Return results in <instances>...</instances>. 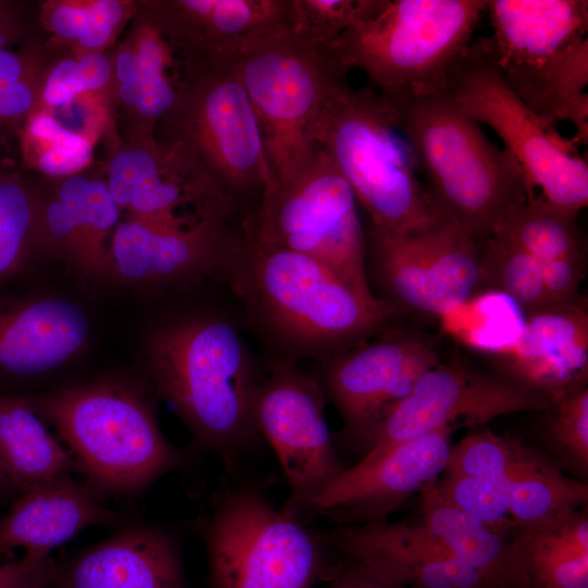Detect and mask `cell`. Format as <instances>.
<instances>
[{
	"label": "cell",
	"mask_w": 588,
	"mask_h": 588,
	"mask_svg": "<svg viewBox=\"0 0 588 588\" xmlns=\"http://www.w3.org/2000/svg\"><path fill=\"white\" fill-rule=\"evenodd\" d=\"M223 275L274 362L311 358L326 364L393 327L401 315L384 298L355 291L314 258L260 242L244 226Z\"/></svg>",
	"instance_id": "obj_1"
},
{
	"label": "cell",
	"mask_w": 588,
	"mask_h": 588,
	"mask_svg": "<svg viewBox=\"0 0 588 588\" xmlns=\"http://www.w3.org/2000/svg\"><path fill=\"white\" fill-rule=\"evenodd\" d=\"M148 367L160 396L226 465L259 437L253 404L261 377L232 319L206 314L162 327L150 340Z\"/></svg>",
	"instance_id": "obj_2"
},
{
	"label": "cell",
	"mask_w": 588,
	"mask_h": 588,
	"mask_svg": "<svg viewBox=\"0 0 588 588\" xmlns=\"http://www.w3.org/2000/svg\"><path fill=\"white\" fill-rule=\"evenodd\" d=\"M381 97L392 109L438 209L485 244L509 212L529 198L516 160L488 139L446 93Z\"/></svg>",
	"instance_id": "obj_3"
},
{
	"label": "cell",
	"mask_w": 588,
	"mask_h": 588,
	"mask_svg": "<svg viewBox=\"0 0 588 588\" xmlns=\"http://www.w3.org/2000/svg\"><path fill=\"white\" fill-rule=\"evenodd\" d=\"M483 13L485 0H373L331 53L383 97L445 94Z\"/></svg>",
	"instance_id": "obj_4"
},
{
	"label": "cell",
	"mask_w": 588,
	"mask_h": 588,
	"mask_svg": "<svg viewBox=\"0 0 588 588\" xmlns=\"http://www.w3.org/2000/svg\"><path fill=\"white\" fill-rule=\"evenodd\" d=\"M313 140L350 184L371 226L407 233L442 216L419 179L392 109L372 87L353 88L345 81L334 85Z\"/></svg>",
	"instance_id": "obj_5"
},
{
	"label": "cell",
	"mask_w": 588,
	"mask_h": 588,
	"mask_svg": "<svg viewBox=\"0 0 588 588\" xmlns=\"http://www.w3.org/2000/svg\"><path fill=\"white\" fill-rule=\"evenodd\" d=\"M25 396L98 491L136 493L185 463L146 397L127 385L99 381Z\"/></svg>",
	"instance_id": "obj_6"
},
{
	"label": "cell",
	"mask_w": 588,
	"mask_h": 588,
	"mask_svg": "<svg viewBox=\"0 0 588 588\" xmlns=\"http://www.w3.org/2000/svg\"><path fill=\"white\" fill-rule=\"evenodd\" d=\"M502 77L539 115L588 142V1L485 0Z\"/></svg>",
	"instance_id": "obj_7"
},
{
	"label": "cell",
	"mask_w": 588,
	"mask_h": 588,
	"mask_svg": "<svg viewBox=\"0 0 588 588\" xmlns=\"http://www.w3.org/2000/svg\"><path fill=\"white\" fill-rule=\"evenodd\" d=\"M152 135L237 209L260 196L271 173L254 108L228 60L189 69Z\"/></svg>",
	"instance_id": "obj_8"
},
{
	"label": "cell",
	"mask_w": 588,
	"mask_h": 588,
	"mask_svg": "<svg viewBox=\"0 0 588 588\" xmlns=\"http://www.w3.org/2000/svg\"><path fill=\"white\" fill-rule=\"evenodd\" d=\"M356 203L350 184L317 145L293 176L278 180L270 173L257 210L242 224L256 240L311 257L355 291L372 296Z\"/></svg>",
	"instance_id": "obj_9"
},
{
	"label": "cell",
	"mask_w": 588,
	"mask_h": 588,
	"mask_svg": "<svg viewBox=\"0 0 588 588\" xmlns=\"http://www.w3.org/2000/svg\"><path fill=\"white\" fill-rule=\"evenodd\" d=\"M257 117L272 175L286 180L311 158L313 130L322 106L346 71L333 54L287 27L249 44L228 60Z\"/></svg>",
	"instance_id": "obj_10"
},
{
	"label": "cell",
	"mask_w": 588,
	"mask_h": 588,
	"mask_svg": "<svg viewBox=\"0 0 588 588\" xmlns=\"http://www.w3.org/2000/svg\"><path fill=\"white\" fill-rule=\"evenodd\" d=\"M446 94L478 124L492 128L525 176L529 198L540 196L562 209L579 212L588 204V166L574 139L539 115L509 87L488 38L473 41L453 71ZM528 199V198H527Z\"/></svg>",
	"instance_id": "obj_11"
},
{
	"label": "cell",
	"mask_w": 588,
	"mask_h": 588,
	"mask_svg": "<svg viewBox=\"0 0 588 588\" xmlns=\"http://www.w3.org/2000/svg\"><path fill=\"white\" fill-rule=\"evenodd\" d=\"M205 541L213 588H313L326 568L316 531L249 488L222 495Z\"/></svg>",
	"instance_id": "obj_12"
},
{
	"label": "cell",
	"mask_w": 588,
	"mask_h": 588,
	"mask_svg": "<svg viewBox=\"0 0 588 588\" xmlns=\"http://www.w3.org/2000/svg\"><path fill=\"white\" fill-rule=\"evenodd\" d=\"M482 245L442 213L407 233L370 225L366 259L382 298L400 313L440 318L481 291Z\"/></svg>",
	"instance_id": "obj_13"
},
{
	"label": "cell",
	"mask_w": 588,
	"mask_h": 588,
	"mask_svg": "<svg viewBox=\"0 0 588 588\" xmlns=\"http://www.w3.org/2000/svg\"><path fill=\"white\" fill-rule=\"evenodd\" d=\"M553 401L507 377H493L438 363L402 400L376 421L360 444L370 456L448 426L483 424L494 418L549 411Z\"/></svg>",
	"instance_id": "obj_14"
},
{
	"label": "cell",
	"mask_w": 588,
	"mask_h": 588,
	"mask_svg": "<svg viewBox=\"0 0 588 588\" xmlns=\"http://www.w3.org/2000/svg\"><path fill=\"white\" fill-rule=\"evenodd\" d=\"M326 403L320 381L295 362H273L257 387L254 424L283 469L290 488L285 510L313 497L344 468L326 420Z\"/></svg>",
	"instance_id": "obj_15"
},
{
	"label": "cell",
	"mask_w": 588,
	"mask_h": 588,
	"mask_svg": "<svg viewBox=\"0 0 588 588\" xmlns=\"http://www.w3.org/2000/svg\"><path fill=\"white\" fill-rule=\"evenodd\" d=\"M106 182L130 219L164 229L232 220L236 206L152 134L128 136L111 154Z\"/></svg>",
	"instance_id": "obj_16"
},
{
	"label": "cell",
	"mask_w": 588,
	"mask_h": 588,
	"mask_svg": "<svg viewBox=\"0 0 588 588\" xmlns=\"http://www.w3.org/2000/svg\"><path fill=\"white\" fill-rule=\"evenodd\" d=\"M454 430L455 426H448L379 454L362 456L313 497L286 511L296 517L301 513L324 516L339 525L385 520L413 494L421 493L441 476Z\"/></svg>",
	"instance_id": "obj_17"
},
{
	"label": "cell",
	"mask_w": 588,
	"mask_h": 588,
	"mask_svg": "<svg viewBox=\"0 0 588 588\" xmlns=\"http://www.w3.org/2000/svg\"><path fill=\"white\" fill-rule=\"evenodd\" d=\"M421 335L394 326L323 364L320 383L339 411L344 436L357 446L379 417L406 396L439 363V353Z\"/></svg>",
	"instance_id": "obj_18"
},
{
	"label": "cell",
	"mask_w": 588,
	"mask_h": 588,
	"mask_svg": "<svg viewBox=\"0 0 588 588\" xmlns=\"http://www.w3.org/2000/svg\"><path fill=\"white\" fill-rule=\"evenodd\" d=\"M243 238L232 220L206 221L187 229L156 228L126 219L110 241L113 275L144 283H174L224 274Z\"/></svg>",
	"instance_id": "obj_19"
},
{
	"label": "cell",
	"mask_w": 588,
	"mask_h": 588,
	"mask_svg": "<svg viewBox=\"0 0 588 588\" xmlns=\"http://www.w3.org/2000/svg\"><path fill=\"white\" fill-rule=\"evenodd\" d=\"M138 7L186 69L229 60L287 27L289 19V0H161Z\"/></svg>",
	"instance_id": "obj_20"
},
{
	"label": "cell",
	"mask_w": 588,
	"mask_h": 588,
	"mask_svg": "<svg viewBox=\"0 0 588 588\" xmlns=\"http://www.w3.org/2000/svg\"><path fill=\"white\" fill-rule=\"evenodd\" d=\"M506 377L553 402L586 387L588 309L584 297L526 315L522 332L492 355Z\"/></svg>",
	"instance_id": "obj_21"
},
{
	"label": "cell",
	"mask_w": 588,
	"mask_h": 588,
	"mask_svg": "<svg viewBox=\"0 0 588 588\" xmlns=\"http://www.w3.org/2000/svg\"><path fill=\"white\" fill-rule=\"evenodd\" d=\"M88 331L85 311L71 301L0 295V385L63 365L84 346Z\"/></svg>",
	"instance_id": "obj_22"
},
{
	"label": "cell",
	"mask_w": 588,
	"mask_h": 588,
	"mask_svg": "<svg viewBox=\"0 0 588 588\" xmlns=\"http://www.w3.org/2000/svg\"><path fill=\"white\" fill-rule=\"evenodd\" d=\"M112 59L109 91L131 122L130 135L152 134L181 93L185 66L159 28L138 8Z\"/></svg>",
	"instance_id": "obj_23"
},
{
	"label": "cell",
	"mask_w": 588,
	"mask_h": 588,
	"mask_svg": "<svg viewBox=\"0 0 588 588\" xmlns=\"http://www.w3.org/2000/svg\"><path fill=\"white\" fill-rule=\"evenodd\" d=\"M56 588H187L177 547L164 531H122L60 566Z\"/></svg>",
	"instance_id": "obj_24"
},
{
	"label": "cell",
	"mask_w": 588,
	"mask_h": 588,
	"mask_svg": "<svg viewBox=\"0 0 588 588\" xmlns=\"http://www.w3.org/2000/svg\"><path fill=\"white\" fill-rule=\"evenodd\" d=\"M119 515L70 475L19 494L0 516V561L15 550L49 552L87 527L111 525Z\"/></svg>",
	"instance_id": "obj_25"
},
{
	"label": "cell",
	"mask_w": 588,
	"mask_h": 588,
	"mask_svg": "<svg viewBox=\"0 0 588 588\" xmlns=\"http://www.w3.org/2000/svg\"><path fill=\"white\" fill-rule=\"evenodd\" d=\"M76 469L25 394L0 392V474L11 491L21 494Z\"/></svg>",
	"instance_id": "obj_26"
},
{
	"label": "cell",
	"mask_w": 588,
	"mask_h": 588,
	"mask_svg": "<svg viewBox=\"0 0 588 588\" xmlns=\"http://www.w3.org/2000/svg\"><path fill=\"white\" fill-rule=\"evenodd\" d=\"M417 522L455 560L494 577L506 588H519L513 537L445 503L428 488L421 492Z\"/></svg>",
	"instance_id": "obj_27"
},
{
	"label": "cell",
	"mask_w": 588,
	"mask_h": 588,
	"mask_svg": "<svg viewBox=\"0 0 588 588\" xmlns=\"http://www.w3.org/2000/svg\"><path fill=\"white\" fill-rule=\"evenodd\" d=\"M503 489L518 530L548 528L586 505L588 487L564 476L531 451L494 479Z\"/></svg>",
	"instance_id": "obj_28"
},
{
	"label": "cell",
	"mask_w": 588,
	"mask_h": 588,
	"mask_svg": "<svg viewBox=\"0 0 588 588\" xmlns=\"http://www.w3.org/2000/svg\"><path fill=\"white\" fill-rule=\"evenodd\" d=\"M52 47L33 41L0 50V160H15L19 136L40 106Z\"/></svg>",
	"instance_id": "obj_29"
},
{
	"label": "cell",
	"mask_w": 588,
	"mask_h": 588,
	"mask_svg": "<svg viewBox=\"0 0 588 588\" xmlns=\"http://www.w3.org/2000/svg\"><path fill=\"white\" fill-rule=\"evenodd\" d=\"M577 215L535 195L512 209L493 235L518 245L540 266L554 261H586Z\"/></svg>",
	"instance_id": "obj_30"
},
{
	"label": "cell",
	"mask_w": 588,
	"mask_h": 588,
	"mask_svg": "<svg viewBox=\"0 0 588 588\" xmlns=\"http://www.w3.org/2000/svg\"><path fill=\"white\" fill-rule=\"evenodd\" d=\"M41 197L14 160L0 161V283L16 275L41 247Z\"/></svg>",
	"instance_id": "obj_31"
},
{
	"label": "cell",
	"mask_w": 588,
	"mask_h": 588,
	"mask_svg": "<svg viewBox=\"0 0 588 588\" xmlns=\"http://www.w3.org/2000/svg\"><path fill=\"white\" fill-rule=\"evenodd\" d=\"M132 2L120 0H62L40 4L38 20L56 45L78 52L105 51L135 14Z\"/></svg>",
	"instance_id": "obj_32"
},
{
	"label": "cell",
	"mask_w": 588,
	"mask_h": 588,
	"mask_svg": "<svg viewBox=\"0 0 588 588\" xmlns=\"http://www.w3.org/2000/svg\"><path fill=\"white\" fill-rule=\"evenodd\" d=\"M19 157L22 168L61 180L90 166L93 142L66 127L52 111L39 107L21 130Z\"/></svg>",
	"instance_id": "obj_33"
},
{
	"label": "cell",
	"mask_w": 588,
	"mask_h": 588,
	"mask_svg": "<svg viewBox=\"0 0 588 588\" xmlns=\"http://www.w3.org/2000/svg\"><path fill=\"white\" fill-rule=\"evenodd\" d=\"M482 289L506 295L526 315L552 306L540 262L518 245L497 235L482 245Z\"/></svg>",
	"instance_id": "obj_34"
},
{
	"label": "cell",
	"mask_w": 588,
	"mask_h": 588,
	"mask_svg": "<svg viewBox=\"0 0 588 588\" xmlns=\"http://www.w3.org/2000/svg\"><path fill=\"white\" fill-rule=\"evenodd\" d=\"M519 588H588V555L571 553L542 530H518L513 536Z\"/></svg>",
	"instance_id": "obj_35"
},
{
	"label": "cell",
	"mask_w": 588,
	"mask_h": 588,
	"mask_svg": "<svg viewBox=\"0 0 588 588\" xmlns=\"http://www.w3.org/2000/svg\"><path fill=\"white\" fill-rule=\"evenodd\" d=\"M455 309L471 317L470 323L443 328L456 334L471 327L456 338L491 355L512 345L523 329L522 310L506 295L497 291L486 292L482 296L476 294Z\"/></svg>",
	"instance_id": "obj_36"
},
{
	"label": "cell",
	"mask_w": 588,
	"mask_h": 588,
	"mask_svg": "<svg viewBox=\"0 0 588 588\" xmlns=\"http://www.w3.org/2000/svg\"><path fill=\"white\" fill-rule=\"evenodd\" d=\"M112 59L105 51L78 52L57 58L50 65L41 91L40 108L65 110L84 93L109 90Z\"/></svg>",
	"instance_id": "obj_37"
},
{
	"label": "cell",
	"mask_w": 588,
	"mask_h": 588,
	"mask_svg": "<svg viewBox=\"0 0 588 588\" xmlns=\"http://www.w3.org/2000/svg\"><path fill=\"white\" fill-rule=\"evenodd\" d=\"M428 489L440 500L513 537L518 527L501 486L491 479L443 471Z\"/></svg>",
	"instance_id": "obj_38"
},
{
	"label": "cell",
	"mask_w": 588,
	"mask_h": 588,
	"mask_svg": "<svg viewBox=\"0 0 588 588\" xmlns=\"http://www.w3.org/2000/svg\"><path fill=\"white\" fill-rule=\"evenodd\" d=\"M373 0H289L287 29L313 47L329 51L359 21Z\"/></svg>",
	"instance_id": "obj_39"
},
{
	"label": "cell",
	"mask_w": 588,
	"mask_h": 588,
	"mask_svg": "<svg viewBox=\"0 0 588 588\" xmlns=\"http://www.w3.org/2000/svg\"><path fill=\"white\" fill-rule=\"evenodd\" d=\"M549 433L555 446L577 467L588 466V389L572 391L552 404Z\"/></svg>",
	"instance_id": "obj_40"
},
{
	"label": "cell",
	"mask_w": 588,
	"mask_h": 588,
	"mask_svg": "<svg viewBox=\"0 0 588 588\" xmlns=\"http://www.w3.org/2000/svg\"><path fill=\"white\" fill-rule=\"evenodd\" d=\"M57 561L49 552L24 551L0 561V588H42L54 576Z\"/></svg>",
	"instance_id": "obj_41"
},
{
	"label": "cell",
	"mask_w": 588,
	"mask_h": 588,
	"mask_svg": "<svg viewBox=\"0 0 588 588\" xmlns=\"http://www.w3.org/2000/svg\"><path fill=\"white\" fill-rule=\"evenodd\" d=\"M34 16L28 5L15 1H0V50L30 42Z\"/></svg>",
	"instance_id": "obj_42"
},
{
	"label": "cell",
	"mask_w": 588,
	"mask_h": 588,
	"mask_svg": "<svg viewBox=\"0 0 588 588\" xmlns=\"http://www.w3.org/2000/svg\"><path fill=\"white\" fill-rule=\"evenodd\" d=\"M346 565L334 573L329 588H405L383 583L354 565Z\"/></svg>",
	"instance_id": "obj_43"
},
{
	"label": "cell",
	"mask_w": 588,
	"mask_h": 588,
	"mask_svg": "<svg viewBox=\"0 0 588 588\" xmlns=\"http://www.w3.org/2000/svg\"><path fill=\"white\" fill-rule=\"evenodd\" d=\"M11 492V489L9 488L8 483L5 482L4 478L0 474V497L4 495L5 493Z\"/></svg>",
	"instance_id": "obj_44"
},
{
	"label": "cell",
	"mask_w": 588,
	"mask_h": 588,
	"mask_svg": "<svg viewBox=\"0 0 588 588\" xmlns=\"http://www.w3.org/2000/svg\"><path fill=\"white\" fill-rule=\"evenodd\" d=\"M42 588H56V586L53 585L52 583V579L46 585L44 586Z\"/></svg>",
	"instance_id": "obj_45"
}]
</instances>
